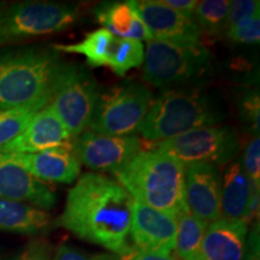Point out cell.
Listing matches in <instances>:
<instances>
[{
    "instance_id": "ac0fdd59",
    "label": "cell",
    "mask_w": 260,
    "mask_h": 260,
    "mask_svg": "<svg viewBox=\"0 0 260 260\" xmlns=\"http://www.w3.org/2000/svg\"><path fill=\"white\" fill-rule=\"evenodd\" d=\"M94 14L98 22L117 38L139 42L152 40L151 32L140 18L132 2L102 3Z\"/></svg>"
},
{
    "instance_id": "836d02e7",
    "label": "cell",
    "mask_w": 260,
    "mask_h": 260,
    "mask_svg": "<svg viewBox=\"0 0 260 260\" xmlns=\"http://www.w3.org/2000/svg\"><path fill=\"white\" fill-rule=\"evenodd\" d=\"M12 260H30V251H29V248H28L27 251H24L22 254H19L17 258H15Z\"/></svg>"
},
{
    "instance_id": "ba28073f",
    "label": "cell",
    "mask_w": 260,
    "mask_h": 260,
    "mask_svg": "<svg viewBox=\"0 0 260 260\" xmlns=\"http://www.w3.org/2000/svg\"><path fill=\"white\" fill-rule=\"evenodd\" d=\"M79 18L74 6L48 2H24L0 14V45L65 30Z\"/></svg>"
},
{
    "instance_id": "7a4b0ae2",
    "label": "cell",
    "mask_w": 260,
    "mask_h": 260,
    "mask_svg": "<svg viewBox=\"0 0 260 260\" xmlns=\"http://www.w3.org/2000/svg\"><path fill=\"white\" fill-rule=\"evenodd\" d=\"M133 200L177 218L189 212L184 197V164L157 149H142L115 174Z\"/></svg>"
},
{
    "instance_id": "4dcf8cb0",
    "label": "cell",
    "mask_w": 260,
    "mask_h": 260,
    "mask_svg": "<svg viewBox=\"0 0 260 260\" xmlns=\"http://www.w3.org/2000/svg\"><path fill=\"white\" fill-rule=\"evenodd\" d=\"M242 260H259V226L252 230L251 235L247 239L245 253Z\"/></svg>"
},
{
    "instance_id": "1f68e13d",
    "label": "cell",
    "mask_w": 260,
    "mask_h": 260,
    "mask_svg": "<svg viewBox=\"0 0 260 260\" xmlns=\"http://www.w3.org/2000/svg\"><path fill=\"white\" fill-rule=\"evenodd\" d=\"M118 260H176V259L171 255L141 252V251H136V249L133 248L132 251L125 253V254L119 255Z\"/></svg>"
},
{
    "instance_id": "8992f818",
    "label": "cell",
    "mask_w": 260,
    "mask_h": 260,
    "mask_svg": "<svg viewBox=\"0 0 260 260\" xmlns=\"http://www.w3.org/2000/svg\"><path fill=\"white\" fill-rule=\"evenodd\" d=\"M209 68L210 54L203 42L151 40L145 50L142 77L157 88L170 89L199 79Z\"/></svg>"
},
{
    "instance_id": "d6a6232c",
    "label": "cell",
    "mask_w": 260,
    "mask_h": 260,
    "mask_svg": "<svg viewBox=\"0 0 260 260\" xmlns=\"http://www.w3.org/2000/svg\"><path fill=\"white\" fill-rule=\"evenodd\" d=\"M30 251V260H50L46 247L42 243H32L29 247Z\"/></svg>"
},
{
    "instance_id": "9c48e42d",
    "label": "cell",
    "mask_w": 260,
    "mask_h": 260,
    "mask_svg": "<svg viewBox=\"0 0 260 260\" xmlns=\"http://www.w3.org/2000/svg\"><path fill=\"white\" fill-rule=\"evenodd\" d=\"M151 148L172 155L184 165L209 162L217 167L226 165L236 157L240 140L229 126H204L167 141L154 142Z\"/></svg>"
},
{
    "instance_id": "d6986e66",
    "label": "cell",
    "mask_w": 260,
    "mask_h": 260,
    "mask_svg": "<svg viewBox=\"0 0 260 260\" xmlns=\"http://www.w3.org/2000/svg\"><path fill=\"white\" fill-rule=\"evenodd\" d=\"M121 42L122 39L115 37L105 28H100L88 32L82 41L76 44L53 45L52 48L58 53L65 52L82 54L89 67H107L113 71L121 50Z\"/></svg>"
},
{
    "instance_id": "7c38bea8",
    "label": "cell",
    "mask_w": 260,
    "mask_h": 260,
    "mask_svg": "<svg viewBox=\"0 0 260 260\" xmlns=\"http://www.w3.org/2000/svg\"><path fill=\"white\" fill-rule=\"evenodd\" d=\"M177 220L170 214L133 203L130 225L133 248L136 251L170 255L176 245Z\"/></svg>"
},
{
    "instance_id": "e575fe53",
    "label": "cell",
    "mask_w": 260,
    "mask_h": 260,
    "mask_svg": "<svg viewBox=\"0 0 260 260\" xmlns=\"http://www.w3.org/2000/svg\"><path fill=\"white\" fill-rule=\"evenodd\" d=\"M0 14H2V9H0Z\"/></svg>"
},
{
    "instance_id": "7402d4cb",
    "label": "cell",
    "mask_w": 260,
    "mask_h": 260,
    "mask_svg": "<svg viewBox=\"0 0 260 260\" xmlns=\"http://www.w3.org/2000/svg\"><path fill=\"white\" fill-rule=\"evenodd\" d=\"M176 249L181 260H198L207 224L189 212L182 213L177 218Z\"/></svg>"
},
{
    "instance_id": "8fae6325",
    "label": "cell",
    "mask_w": 260,
    "mask_h": 260,
    "mask_svg": "<svg viewBox=\"0 0 260 260\" xmlns=\"http://www.w3.org/2000/svg\"><path fill=\"white\" fill-rule=\"evenodd\" d=\"M184 197L189 213L207 224L222 218V176L209 162L184 165Z\"/></svg>"
},
{
    "instance_id": "4fadbf2b",
    "label": "cell",
    "mask_w": 260,
    "mask_h": 260,
    "mask_svg": "<svg viewBox=\"0 0 260 260\" xmlns=\"http://www.w3.org/2000/svg\"><path fill=\"white\" fill-rule=\"evenodd\" d=\"M132 4L142 19L152 40L198 44L201 32L194 19L188 18L161 0H132Z\"/></svg>"
},
{
    "instance_id": "44dd1931",
    "label": "cell",
    "mask_w": 260,
    "mask_h": 260,
    "mask_svg": "<svg viewBox=\"0 0 260 260\" xmlns=\"http://www.w3.org/2000/svg\"><path fill=\"white\" fill-rule=\"evenodd\" d=\"M251 191L252 183L243 170L241 161H233L222 177V218L229 220L243 219Z\"/></svg>"
},
{
    "instance_id": "277c9868",
    "label": "cell",
    "mask_w": 260,
    "mask_h": 260,
    "mask_svg": "<svg viewBox=\"0 0 260 260\" xmlns=\"http://www.w3.org/2000/svg\"><path fill=\"white\" fill-rule=\"evenodd\" d=\"M224 113L210 94L199 88H170L153 99L139 133L147 141L161 142L190 130L214 126Z\"/></svg>"
},
{
    "instance_id": "5b68a950",
    "label": "cell",
    "mask_w": 260,
    "mask_h": 260,
    "mask_svg": "<svg viewBox=\"0 0 260 260\" xmlns=\"http://www.w3.org/2000/svg\"><path fill=\"white\" fill-rule=\"evenodd\" d=\"M153 99V94L145 84L134 81L100 89L88 130L111 136L139 133Z\"/></svg>"
},
{
    "instance_id": "d4e9b609",
    "label": "cell",
    "mask_w": 260,
    "mask_h": 260,
    "mask_svg": "<svg viewBox=\"0 0 260 260\" xmlns=\"http://www.w3.org/2000/svg\"><path fill=\"white\" fill-rule=\"evenodd\" d=\"M259 10L260 3L258 0H233V2H229L226 30L239 28L248 23L254 16L259 15Z\"/></svg>"
},
{
    "instance_id": "52a82bcc",
    "label": "cell",
    "mask_w": 260,
    "mask_h": 260,
    "mask_svg": "<svg viewBox=\"0 0 260 260\" xmlns=\"http://www.w3.org/2000/svg\"><path fill=\"white\" fill-rule=\"evenodd\" d=\"M100 89L93 75L79 64H63L50 105L71 138L88 129Z\"/></svg>"
},
{
    "instance_id": "83f0119b",
    "label": "cell",
    "mask_w": 260,
    "mask_h": 260,
    "mask_svg": "<svg viewBox=\"0 0 260 260\" xmlns=\"http://www.w3.org/2000/svg\"><path fill=\"white\" fill-rule=\"evenodd\" d=\"M260 100L258 90H251L246 93L241 100V116L243 122L251 126V129L255 133L256 136L259 134V111H260Z\"/></svg>"
},
{
    "instance_id": "f1b7e54d",
    "label": "cell",
    "mask_w": 260,
    "mask_h": 260,
    "mask_svg": "<svg viewBox=\"0 0 260 260\" xmlns=\"http://www.w3.org/2000/svg\"><path fill=\"white\" fill-rule=\"evenodd\" d=\"M53 260H103L96 256H90L80 249L69 245H60L57 248Z\"/></svg>"
},
{
    "instance_id": "cb8c5ba5",
    "label": "cell",
    "mask_w": 260,
    "mask_h": 260,
    "mask_svg": "<svg viewBox=\"0 0 260 260\" xmlns=\"http://www.w3.org/2000/svg\"><path fill=\"white\" fill-rule=\"evenodd\" d=\"M44 107L38 105L23 106L0 112V148L18 138L34 116Z\"/></svg>"
},
{
    "instance_id": "6da1fadb",
    "label": "cell",
    "mask_w": 260,
    "mask_h": 260,
    "mask_svg": "<svg viewBox=\"0 0 260 260\" xmlns=\"http://www.w3.org/2000/svg\"><path fill=\"white\" fill-rule=\"evenodd\" d=\"M133 203L130 194L116 180L86 172L68 193L57 224L84 241L123 255L133 249L128 243Z\"/></svg>"
},
{
    "instance_id": "9a60e30c",
    "label": "cell",
    "mask_w": 260,
    "mask_h": 260,
    "mask_svg": "<svg viewBox=\"0 0 260 260\" xmlns=\"http://www.w3.org/2000/svg\"><path fill=\"white\" fill-rule=\"evenodd\" d=\"M0 199L18 201L41 210L57 203L54 190L0 153Z\"/></svg>"
},
{
    "instance_id": "484cf974",
    "label": "cell",
    "mask_w": 260,
    "mask_h": 260,
    "mask_svg": "<svg viewBox=\"0 0 260 260\" xmlns=\"http://www.w3.org/2000/svg\"><path fill=\"white\" fill-rule=\"evenodd\" d=\"M242 168L245 170L247 177L251 181L252 186L260 189V140L259 136L247 145L243 153Z\"/></svg>"
},
{
    "instance_id": "ffe728a7",
    "label": "cell",
    "mask_w": 260,
    "mask_h": 260,
    "mask_svg": "<svg viewBox=\"0 0 260 260\" xmlns=\"http://www.w3.org/2000/svg\"><path fill=\"white\" fill-rule=\"evenodd\" d=\"M51 216L46 211L18 201L0 199V230L35 235L48 230Z\"/></svg>"
},
{
    "instance_id": "e0dca14e",
    "label": "cell",
    "mask_w": 260,
    "mask_h": 260,
    "mask_svg": "<svg viewBox=\"0 0 260 260\" xmlns=\"http://www.w3.org/2000/svg\"><path fill=\"white\" fill-rule=\"evenodd\" d=\"M248 224L243 219L220 218L210 223L201 243L198 260H242Z\"/></svg>"
},
{
    "instance_id": "2e32d148",
    "label": "cell",
    "mask_w": 260,
    "mask_h": 260,
    "mask_svg": "<svg viewBox=\"0 0 260 260\" xmlns=\"http://www.w3.org/2000/svg\"><path fill=\"white\" fill-rule=\"evenodd\" d=\"M71 141V136L48 104L41 109L25 130L14 141L0 148L3 153H37L59 147Z\"/></svg>"
},
{
    "instance_id": "3957f363",
    "label": "cell",
    "mask_w": 260,
    "mask_h": 260,
    "mask_svg": "<svg viewBox=\"0 0 260 260\" xmlns=\"http://www.w3.org/2000/svg\"><path fill=\"white\" fill-rule=\"evenodd\" d=\"M53 48L24 47L0 53V112L50 104L63 67Z\"/></svg>"
},
{
    "instance_id": "603a6c76",
    "label": "cell",
    "mask_w": 260,
    "mask_h": 260,
    "mask_svg": "<svg viewBox=\"0 0 260 260\" xmlns=\"http://www.w3.org/2000/svg\"><path fill=\"white\" fill-rule=\"evenodd\" d=\"M228 0H204L198 2L193 18L201 35L218 38L225 34L228 22Z\"/></svg>"
},
{
    "instance_id": "4316f807",
    "label": "cell",
    "mask_w": 260,
    "mask_h": 260,
    "mask_svg": "<svg viewBox=\"0 0 260 260\" xmlns=\"http://www.w3.org/2000/svg\"><path fill=\"white\" fill-rule=\"evenodd\" d=\"M226 37L236 44L255 45L260 40V14L253 17L248 23L225 31Z\"/></svg>"
},
{
    "instance_id": "5bb4252c",
    "label": "cell",
    "mask_w": 260,
    "mask_h": 260,
    "mask_svg": "<svg viewBox=\"0 0 260 260\" xmlns=\"http://www.w3.org/2000/svg\"><path fill=\"white\" fill-rule=\"evenodd\" d=\"M3 154L40 181L73 183L81 174V162L73 149V141L37 153Z\"/></svg>"
},
{
    "instance_id": "30bf717a",
    "label": "cell",
    "mask_w": 260,
    "mask_h": 260,
    "mask_svg": "<svg viewBox=\"0 0 260 260\" xmlns=\"http://www.w3.org/2000/svg\"><path fill=\"white\" fill-rule=\"evenodd\" d=\"M73 149L81 164L115 175L142 151V141L136 135L111 136L87 129L73 140Z\"/></svg>"
},
{
    "instance_id": "f546056e",
    "label": "cell",
    "mask_w": 260,
    "mask_h": 260,
    "mask_svg": "<svg viewBox=\"0 0 260 260\" xmlns=\"http://www.w3.org/2000/svg\"><path fill=\"white\" fill-rule=\"evenodd\" d=\"M161 2L169 8L174 9L175 11L180 12L188 18L194 19L193 15L198 5L197 0H161Z\"/></svg>"
}]
</instances>
